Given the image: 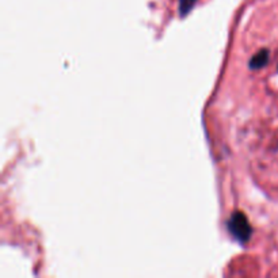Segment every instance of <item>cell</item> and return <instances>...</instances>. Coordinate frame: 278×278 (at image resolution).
Wrapping results in <instances>:
<instances>
[{
	"label": "cell",
	"instance_id": "6da1fadb",
	"mask_svg": "<svg viewBox=\"0 0 278 278\" xmlns=\"http://www.w3.org/2000/svg\"><path fill=\"white\" fill-rule=\"evenodd\" d=\"M227 228L230 234L240 243H247L253 235V228L247 220L246 214L239 210L231 214L230 220L227 221Z\"/></svg>",
	"mask_w": 278,
	"mask_h": 278
},
{
	"label": "cell",
	"instance_id": "7a4b0ae2",
	"mask_svg": "<svg viewBox=\"0 0 278 278\" xmlns=\"http://www.w3.org/2000/svg\"><path fill=\"white\" fill-rule=\"evenodd\" d=\"M269 57H270V52L267 49H261L258 53H255L254 56L251 57L250 63H248V67L253 71H257V69H262L263 67H266L267 63H269Z\"/></svg>",
	"mask_w": 278,
	"mask_h": 278
},
{
	"label": "cell",
	"instance_id": "3957f363",
	"mask_svg": "<svg viewBox=\"0 0 278 278\" xmlns=\"http://www.w3.org/2000/svg\"><path fill=\"white\" fill-rule=\"evenodd\" d=\"M198 0H179V15L183 18L189 14Z\"/></svg>",
	"mask_w": 278,
	"mask_h": 278
}]
</instances>
